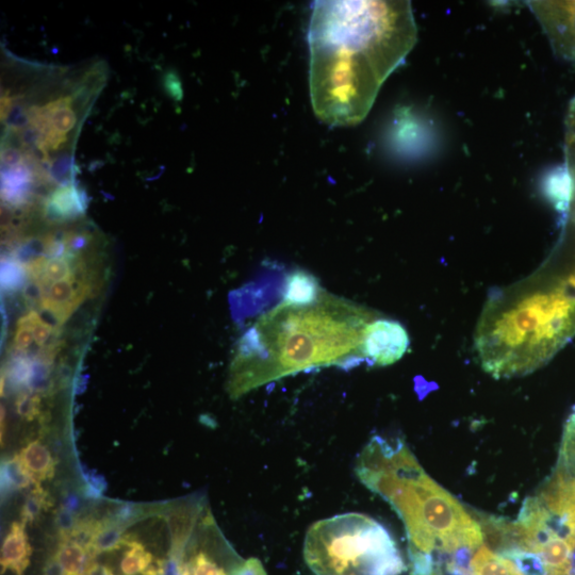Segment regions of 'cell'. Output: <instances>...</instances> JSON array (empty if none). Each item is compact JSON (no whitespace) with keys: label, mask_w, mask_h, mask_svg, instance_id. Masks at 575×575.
Returning a JSON list of instances; mask_svg holds the SVG:
<instances>
[{"label":"cell","mask_w":575,"mask_h":575,"mask_svg":"<svg viewBox=\"0 0 575 575\" xmlns=\"http://www.w3.org/2000/svg\"><path fill=\"white\" fill-rule=\"evenodd\" d=\"M417 37L410 2H316L308 43L317 117L334 127L363 122Z\"/></svg>","instance_id":"obj_1"},{"label":"cell","mask_w":575,"mask_h":575,"mask_svg":"<svg viewBox=\"0 0 575 575\" xmlns=\"http://www.w3.org/2000/svg\"><path fill=\"white\" fill-rule=\"evenodd\" d=\"M373 310L326 291L309 305L282 303L261 316L242 338L230 367L228 391L238 399L299 372L365 361Z\"/></svg>","instance_id":"obj_2"},{"label":"cell","mask_w":575,"mask_h":575,"mask_svg":"<svg viewBox=\"0 0 575 575\" xmlns=\"http://www.w3.org/2000/svg\"><path fill=\"white\" fill-rule=\"evenodd\" d=\"M575 337V301L545 266L490 295L475 333L483 369L496 379L534 372Z\"/></svg>","instance_id":"obj_3"},{"label":"cell","mask_w":575,"mask_h":575,"mask_svg":"<svg viewBox=\"0 0 575 575\" xmlns=\"http://www.w3.org/2000/svg\"><path fill=\"white\" fill-rule=\"evenodd\" d=\"M355 471L404 522L409 553L453 554L483 544L473 514L426 474L403 440L374 436L359 455Z\"/></svg>","instance_id":"obj_4"},{"label":"cell","mask_w":575,"mask_h":575,"mask_svg":"<svg viewBox=\"0 0 575 575\" xmlns=\"http://www.w3.org/2000/svg\"><path fill=\"white\" fill-rule=\"evenodd\" d=\"M98 75L100 72L95 71L80 78L65 79L62 87L55 92L48 91L46 101L39 103L32 101L23 88L21 90L30 98L29 103L12 89L3 90L2 123L6 126L3 150L24 151L21 154L3 152V162L27 155L24 161L9 170L22 166L30 156L32 163L42 162L56 168L57 159H63L64 152L73 149L85 109L89 108L93 94L101 84Z\"/></svg>","instance_id":"obj_5"},{"label":"cell","mask_w":575,"mask_h":575,"mask_svg":"<svg viewBox=\"0 0 575 575\" xmlns=\"http://www.w3.org/2000/svg\"><path fill=\"white\" fill-rule=\"evenodd\" d=\"M304 557L316 575H400L406 570L386 528L357 513L312 525L306 534Z\"/></svg>","instance_id":"obj_6"},{"label":"cell","mask_w":575,"mask_h":575,"mask_svg":"<svg viewBox=\"0 0 575 575\" xmlns=\"http://www.w3.org/2000/svg\"><path fill=\"white\" fill-rule=\"evenodd\" d=\"M554 54L575 63V2H529Z\"/></svg>","instance_id":"obj_7"},{"label":"cell","mask_w":575,"mask_h":575,"mask_svg":"<svg viewBox=\"0 0 575 575\" xmlns=\"http://www.w3.org/2000/svg\"><path fill=\"white\" fill-rule=\"evenodd\" d=\"M409 343L406 328L400 322L377 318L367 327L364 357L373 366H390L405 355Z\"/></svg>","instance_id":"obj_8"},{"label":"cell","mask_w":575,"mask_h":575,"mask_svg":"<svg viewBox=\"0 0 575 575\" xmlns=\"http://www.w3.org/2000/svg\"><path fill=\"white\" fill-rule=\"evenodd\" d=\"M210 537L190 548L188 555L175 558L176 575H233L243 562L219 541L212 546Z\"/></svg>","instance_id":"obj_9"},{"label":"cell","mask_w":575,"mask_h":575,"mask_svg":"<svg viewBox=\"0 0 575 575\" xmlns=\"http://www.w3.org/2000/svg\"><path fill=\"white\" fill-rule=\"evenodd\" d=\"M536 497L575 538V479L555 468Z\"/></svg>","instance_id":"obj_10"},{"label":"cell","mask_w":575,"mask_h":575,"mask_svg":"<svg viewBox=\"0 0 575 575\" xmlns=\"http://www.w3.org/2000/svg\"><path fill=\"white\" fill-rule=\"evenodd\" d=\"M541 192L561 216L562 225L568 223L573 200V178L567 162L548 171L541 180Z\"/></svg>","instance_id":"obj_11"},{"label":"cell","mask_w":575,"mask_h":575,"mask_svg":"<svg viewBox=\"0 0 575 575\" xmlns=\"http://www.w3.org/2000/svg\"><path fill=\"white\" fill-rule=\"evenodd\" d=\"M24 522H14L3 542L2 573L11 571L15 575H24L30 566L32 549Z\"/></svg>","instance_id":"obj_12"},{"label":"cell","mask_w":575,"mask_h":575,"mask_svg":"<svg viewBox=\"0 0 575 575\" xmlns=\"http://www.w3.org/2000/svg\"><path fill=\"white\" fill-rule=\"evenodd\" d=\"M61 540L53 555L61 566L64 575H86L94 562V556L87 545L70 537Z\"/></svg>","instance_id":"obj_13"},{"label":"cell","mask_w":575,"mask_h":575,"mask_svg":"<svg viewBox=\"0 0 575 575\" xmlns=\"http://www.w3.org/2000/svg\"><path fill=\"white\" fill-rule=\"evenodd\" d=\"M19 457L36 485L54 478L56 471L55 459L41 441L28 442Z\"/></svg>","instance_id":"obj_14"},{"label":"cell","mask_w":575,"mask_h":575,"mask_svg":"<svg viewBox=\"0 0 575 575\" xmlns=\"http://www.w3.org/2000/svg\"><path fill=\"white\" fill-rule=\"evenodd\" d=\"M323 292L314 275L303 270L294 271L287 278L285 302L293 305H309L317 302Z\"/></svg>","instance_id":"obj_15"},{"label":"cell","mask_w":575,"mask_h":575,"mask_svg":"<svg viewBox=\"0 0 575 575\" xmlns=\"http://www.w3.org/2000/svg\"><path fill=\"white\" fill-rule=\"evenodd\" d=\"M125 547L128 549L121 562L123 575H144L155 561V556L147 551L141 542L127 536Z\"/></svg>","instance_id":"obj_16"},{"label":"cell","mask_w":575,"mask_h":575,"mask_svg":"<svg viewBox=\"0 0 575 575\" xmlns=\"http://www.w3.org/2000/svg\"><path fill=\"white\" fill-rule=\"evenodd\" d=\"M49 208L60 218H72L81 213L79 192L72 185L59 188L51 197Z\"/></svg>","instance_id":"obj_17"},{"label":"cell","mask_w":575,"mask_h":575,"mask_svg":"<svg viewBox=\"0 0 575 575\" xmlns=\"http://www.w3.org/2000/svg\"><path fill=\"white\" fill-rule=\"evenodd\" d=\"M473 575H511L507 560L492 553L487 547H480L472 557Z\"/></svg>","instance_id":"obj_18"},{"label":"cell","mask_w":575,"mask_h":575,"mask_svg":"<svg viewBox=\"0 0 575 575\" xmlns=\"http://www.w3.org/2000/svg\"><path fill=\"white\" fill-rule=\"evenodd\" d=\"M556 469L575 479V407L565 425L560 459H558Z\"/></svg>","instance_id":"obj_19"},{"label":"cell","mask_w":575,"mask_h":575,"mask_svg":"<svg viewBox=\"0 0 575 575\" xmlns=\"http://www.w3.org/2000/svg\"><path fill=\"white\" fill-rule=\"evenodd\" d=\"M564 234L567 235L569 240L571 241L574 249L572 252H569V255L566 256L567 261L561 267H554L550 266L549 264L546 265L553 274L558 278V281L562 283L568 293L571 295L573 300L575 301V229L567 224L563 227Z\"/></svg>","instance_id":"obj_20"},{"label":"cell","mask_w":575,"mask_h":575,"mask_svg":"<svg viewBox=\"0 0 575 575\" xmlns=\"http://www.w3.org/2000/svg\"><path fill=\"white\" fill-rule=\"evenodd\" d=\"M500 556L513 562L524 575H548L544 561L536 553L514 549L506 551Z\"/></svg>","instance_id":"obj_21"},{"label":"cell","mask_w":575,"mask_h":575,"mask_svg":"<svg viewBox=\"0 0 575 575\" xmlns=\"http://www.w3.org/2000/svg\"><path fill=\"white\" fill-rule=\"evenodd\" d=\"M2 474L3 485L5 484L6 491L24 489L31 484H35L24 468L19 455L7 460L5 465H3Z\"/></svg>","instance_id":"obj_22"},{"label":"cell","mask_w":575,"mask_h":575,"mask_svg":"<svg viewBox=\"0 0 575 575\" xmlns=\"http://www.w3.org/2000/svg\"><path fill=\"white\" fill-rule=\"evenodd\" d=\"M52 505L53 501L49 498L47 492L41 485H35L24 504L22 522L25 524L34 522L43 511H47Z\"/></svg>","instance_id":"obj_23"},{"label":"cell","mask_w":575,"mask_h":575,"mask_svg":"<svg viewBox=\"0 0 575 575\" xmlns=\"http://www.w3.org/2000/svg\"><path fill=\"white\" fill-rule=\"evenodd\" d=\"M72 276V269L68 259L55 258L47 262L44 279L39 286L44 290L49 283L63 281V279H68Z\"/></svg>","instance_id":"obj_24"},{"label":"cell","mask_w":575,"mask_h":575,"mask_svg":"<svg viewBox=\"0 0 575 575\" xmlns=\"http://www.w3.org/2000/svg\"><path fill=\"white\" fill-rule=\"evenodd\" d=\"M34 340L35 337L34 333H32V324L27 315L19 321L18 327H16L13 341L14 348L19 352H25L31 347Z\"/></svg>","instance_id":"obj_25"},{"label":"cell","mask_w":575,"mask_h":575,"mask_svg":"<svg viewBox=\"0 0 575 575\" xmlns=\"http://www.w3.org/2000/svg\"><path fill=\"white\" fill-rule=\"evenodd\" d=\"M16 409H18V413L22 418L28 421L35 420L40 415V398L22 393L18 401H16Z\"/></svg>","instance_id":"obj_26"},{"label":"cell","mask_w":575,"mask_h":575,"mask_svg":"<svg viewBox=\"0 0 575 575\" xmlns=\"http://www.w3.org/2000/svg\"><path fill=\"white\" fill-rule=\"evenodd\" d=\"M29 320L32 324V333H34L35 342L42 347V345L51 337L53 333V326L44 320L37 314V312L32 311L28 315Z\"/></svg>","instance_id":"obj_27"},{"label":"cell","mask_w":575,"mask_h":575,"mask_svg":"<svg viewBox=\"0 0 575 575\" xmlns=\"http://www.w3.org/2000/svg\"><path fill=\"white\" fill-rule=\"evenodd\" d=\"M565 157H566L565 161L567 162L570 172L572 174L573 185H574L573 200L567 224L571 225L575 229V145L566 142Z\"/></svg>","instance_id":"obj_28"},{"label":"cell","mask_w":575,"mask_h":575,"mask_svg":"<svg viewBox=\"0 0 575 575\" xmlns=\"http://www.w3.org/2000/svg\"><path fill=\"white\" fill-rule=\"evenodd\" d=\"M233 575H267V572L257 558H250V560L243 561Z\"/></svg>","instance_id":"obj_29"},{"label":"cell","mask_w":575,"mask_h":575,"mask_svg":"<svg viewBox=\"0 0 575 575\" xmlns=\"http://www.w3.org/2000/svg\"><path fill=\"white\" fill-rule=\"evenodd\" d=\"M566 136H575V97L571 101L566 117Z\"/></svg>","instance_id":"obj_30"},{"label":"cell","mask_w":575,"mask_h":575,"mask_svg":"<svg viewBox=\"0 0 575 575\" xmlns=\"http://www.w3.org/2000/svg\"><path fill=\"white\" fill-rule=\"evenodd\" d=\"M86 575H115V573L110 567L93 562Z\"/></svg>","instance_id":"obj_31"},{"label":"cell","mask_w":575,"mask_h":575,"mask_svg":"<svg viewBox=\"0 0 575 575\" xmlns=\"http://www.w3.org/2000/svg\"><path fill=\"white\" fill-rule=\"evenodd\" d=\"M6 435V410L2 407V443L4 445V436Z\"/></svg>","instance_id":"obj_32"},{"label":"cell","mask_w":575,"mask_h":575,"mask_svg":"<svg viewBox=\"0 0 575 575\" xmlns=\"http://www.w3.org/2000/svg\"><path fill=\"white\" fill-rule=\"evenodd\" d=\"M566 142L575 145V136H566Z\"/></svg>","instance_id":"obj_33"}]
</instances>
